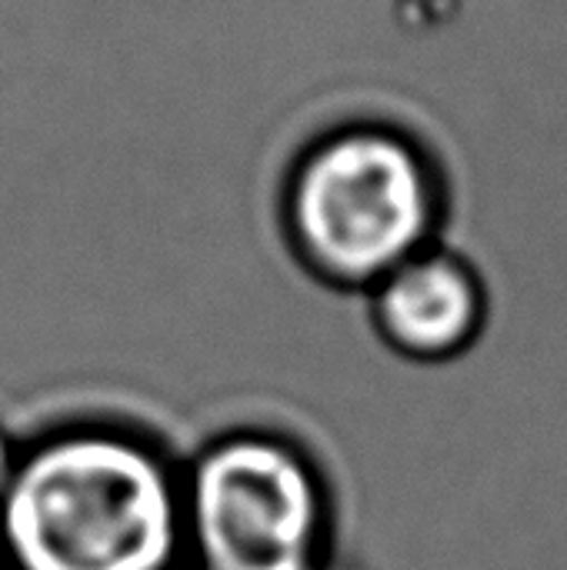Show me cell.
<instances>
[{"label":"cell","instance_id":"1","mask_svg":"<svg viewBox=\"0 0 567 570\" xmlns=\"http://www.w3.org/2000/svg\"><path fill=\"white\" fill-rule=\"evenodd\" d=\"M180 464L154 434L77 417L20 441L0 501V570H177Z\"/></svg>","mask_w":567,"mask_h":570},{"label":"cell","instance_id":"2","mask_svg":"<svg viewBox=\"0 0 567 570\" xmlns=\"http://www.w3.org/2000/svg\"><path fill=\"white\" fill-rule=\"evenodd\" d=\"M284 224L294 261L321 287L361 297L441 230V187L398 130L348 124L324 134L297 160Z\"/></svg>","mask_w":567,"mask_h":570},{"label":"cell","instance_id":"3","mask_svg":"<svg viewBox=\"0 0 567 570\" xmlns=\"http://www.w3.org/2000/svg\"><path fill=\"white\" fill-rule=\"evenodd\" d=\"M184 548L201 570H331L334 491L321 461L267 424H237L180 464Z\"/></svg>","mask_w":567,"mask_h":570},{"label":"cell","instance_id":"4","mask_svg":"<svg viewBox=\"0 0 567 570\" xmlns=\"http://www.w3.org/2000/svg\"><path fill=\"white\" fill-rule=\"evenodd\" d=\"M358 311L391 357L448 364L481 344L495 317V297L468 257L434 244L361 294Z\"/></svg>","mask_w":567,"mask_h":570},{"label":"cell","instance_id":"5","mask_svg":"<svg viewBox=\"0 0 567 570\" xmlns=\"http://www.w3.org/2000/svg\"><path fill=\"white\" fill-rule=\"evenodd\" d=\"M17 454H20V441H13L10 431L0 424V501H3V494H7V484H10Z\"/></svg>","mask_w":567,"mask_h":570},{"label":"cell","instance_id":"6","mask_svg":"<svg viewBox=\"0 0 567 570\" xmlns=\"http://www.w3.org/2000/svg\"><path fill=\"white\" fill-rule=\"evenodd\" d=\"M177 570H201V568H194V564H180Z\"/></svg>","mask_w":567,"mask_h":570}]
</instances>
